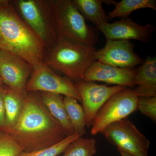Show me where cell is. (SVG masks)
I'll list each match as a JSON object with an SVG mask.
<instances>
[{
    "mask_svg": "<svg viewBox=\"0 0 156 156\" xmlns=\"http://www.w3.org/2000/svg\"><path fill=\"white\" fill-rule=\"evenodd\" d=\"M8 134L27 152L50 147L67 136L37 92L24 95L21 114Z\"/></svg>",
    "mask_w": 156,
    "mask_h": 156,
    "instance_id": "6da1fadb",
    "label": "cell"
},
{
    "mask_svg": "<svg viewBox=\"0 0 156 156\" xmlns=\"http://www.w3.org/2000/svg\"><path fill=\"white\" fill-rule=\"evenodd\" d=\"M0 50L19 56L34 69L44 61L46 52L9 0H0Z\"/></svg>",
    "mask_w": 156,
    "mask_h": 156,
    "instance_id": "7a4b0ae2",
    "label": "cell"
},
{
    "mask_svg": "<svg viewBox=\"0 0 156 156\" xmlns=\"http://www.w3.org/2000/svg\"><path fill=\"white\" fill-rule=\"evenodd\" d=\"M95 50L93 47L58 38L46 50L44 61L53 71L79 82L83 80L87 70L96 61Z\"/></svg>",
    "mask_w": 156,
    "mask_h": 156,
    "instance_id": "3957f363",
    "label": "cell"
},
{
    "mask_svg": "<svg viewBox=\"0 0 156 156\" xmlns=\"http://www.w3.org/2000/svg\"><path fill=\"white\" fill-rule=\"evenodd\" d=\"M58 38L94 48L97 28L87 25L73 0H48Z\"/></svg>",
    "mask_w": 156,
    "mask_h": 156,
    "instance_id": "277c9868",
    "label": "cell"
},
{
    "mask_svg": "<svg viewBox=\"0 0 156 156\" xmlns=\"http://www.w3.org/2000/svg\"><path fill=\"white\" fill-rule=\"evenodd\" d=\"M17 14L38 38L46 50L57 39L52 11L48 0H12Z\"/></svg>",
    "mask_w": 156,
    "mask_h": 156,
    "instance_id": "5b68a950",
    "label": "cell"
},
{
    "mask_svg": "<svg viewBox=\"0 0 156 156\" xmlns=\"http://www.w3.org/2000/svg\"><path fill=\"white\" fill-rule=\"evenodd\" d=\"M100 133L119 151L134 156H148L149 140L127 118L112 123Z\"/></svg>",
    "mask_w": 156,
    "mask_h": 156,
    "instance_id": "8992f818",
    "label": "cell"
},
{
    "mask_svg": "<svg viewBox=\"0 0 156 156\" xmlns=\"http://www.w3.org/2000/svg\"><path fill=\"white\" fill-rule=\"evenodd\" d=\"M139 98L133 89L126 88L111 97L95 115L92 124L90 134L101 133L112 123L126 119L136 111Z\"/></svg>",
    "mask_w": 156,
    "mask_h": 156,
    "instance_id": "52a82bcc",
    "label": "cell"
},
{
    "mask_svg": "<svg viewBox=\"0 0 156 156\" xmlns=\"http://www.w3.org/2000/svg\"><path fill=\"white\" fill-rule=\"evenodd\" d=\"M27 92H48L74 98L82 102L75 84L66 76L58 75L43 61L34 69L26 85Z\"/></svg>",
    "mask_w": 156,
    "mask_h": 156,
    "instance_id": "ba28073f",
    "label": "cell"
},
{
    "mask_svg": "<svg viewBox=\"0 0 156 156\" xmlns=\"http://www.w3.org/2000/svg\"><path fill=\"white\" fill-rule=\"evenodd\" d=\"M75 86L82 98L87 128L92 126L94 117L103 105L113 95L127 88L121 86L108 87L84 80L76 82Z\"/></svg>",
    "mask_w": 156,
    "mask_h": 156,
    "instance_id": "9c48e42d",
    "label": "cell"
},
{
    "mask_svg": "<svg viewBox=\"0 0 156 156\" xmlns=\"http://www.w3.org/2000/svg\"><path fill=\"white\" fill-rule=\"evenodd\" d=\"M34 68L19 56L0 50V76L3 84L24 95L26 85Z\"/></svg>",
    "mask_w": 156,
    "mask_h": 156,
    "instance_id": "30bf717a",
    "label": "cell"
},
{
    "mask_svg": "<svg viewBox=\"0 0 156 156\" xmlns=\"http://www.w3.org/2000/svg\"><path fill=\"white\" fill-rule=\"evenodd\" d=\"M134 44L129 40H106L103 48L95 50V60L115 67L135 68L143 61L134 52Z\"/></svg>",
    "mask_w": 156,
    "mask_h": 156,
    "instance_id": "8fae6325",
    "label": "cell"
},
{
    "mask_svg": "<svg viewBox=\"0 0 156 156\" xmlns=\"http://www.w3.org/2000/svg\"><path fill=\"white\" fill-rule=\"evenodd\" d=\"M106 40H137L149 43L155 27L151 24L140 25L129 17L123 18L112 23L108 22L97 27Z\"/></svg>",
    "mask_w": 156,
    "mask_h": 156,
    "instance_id": "7c38bea8",
    "label": "cell"
},
{
    "mask_svg": "<svg viewBox=\"0 0 156 156\" xmlns=\"http://www.w3.org/2000/svg\"><path fill=\"white\" fill-rule=\"evenodd\" d=\"M136 69L122 68L103 64L95 61L87 70L83 80L105 82L108 84L125 87H134Z\"/></svg>",
    "mask_w": 156,
    "mask_h": 156,
    "instance_id": "4fadbf2b",
    "label": "cell"
},
{
    "mask_svg": "<svg viewBox=\"0 0 156 156\" xmlns=\"http://www.w3.org/2000/svg\"><path fill=\"white\" fill-rule=\"evenodd\" d=\"M133 89L138 98L156 96V58L147 56L145 61L136 69Z\"/></svg>",
    "mask_w": 156,
    "mask_h": 156,
    "instance_id": "5bb4252c",
    "label": "cell"
},
{
    "mask_svg": "<svg viewBox=\"0 0 156 156\" xmlns=\"http://www.w3.org/2000/svg\"><path fill=\"white\" fill-rule=\"evenodd\" d=\"M42 101L50 114L63 127L66 136L74 134L63 102V95L50 92H39Z\"/></svg>",
    "mask_w": 156,
    "mask_h": 156,
    "instance_id": "9a60e30c",
    "label": "cell"
},
{
    "mask_svg": "<svg viewBox=\"0 0 156 156\" xmlns=\"http://www.w3.org/2000/svg\"><path fill=\"white\" fill-rule=\"evenodd\" d=\"M24 95H20L5 85L4 92L5 108L4 132L8 133L17 122L22 112Z\"/></svg>",
    "mask_w": 156,
    "mask_h": 156,
    "instance_id": "2e32d148",
    "label": "cell"
},
{
    "mask_svg": "<svg viewBox=\"0 0 156 156\" xmlns=\"http://www.w3.org/2000/svg\"><path fill=\"white\" fill-rule=\"evenodd\" d=\"M78 11L85 20H89L96 27L108 22L109 18L104 10L103 0H73Z\"/></svg>",
    "mask_w": 156,
    "mask_h": 156,
    "instance_id": "e0dca14e",
    "label": "cell"
},
{
    "mask_svg": "<svg viewBox=\"0 0 156 156\" xmlns=\"http://www.w3.org/2000/svg\"><path fill=\"white\" fill-rule=\"evenodd\" d=\"M114 9L108 13L109 20L117 17L127 18L134 11L150 8L156 10L155 0H122L115 3Z\"/></svg>",
    "mask_w": 156,
    "mask_h": 156,
    "instance_id": "ac0fdd59",
    "label": "cell"
},
{
    "mask_svg": "<svg viewBox=\"0 0 156 156\" xmlns=\"http://www.w3.org/2000/svg\"><path fill=\"white\" fill-rule=\"evenodd\" d=\"M63 102L75 133L82 136L86 133L85 115L83 106L74 98L64 96Z\"/></svg>",
    "mask_w": 156,
    "mask_h": 156,
    "instance_id": "d6986e66",
    "label": "cell"
},
{
    "mask_svg": "<svg viewBox=\"0 0 156 156\" xmlns=\"http://www.w3.org/2000/svg\"><path fill=\"white\" fill-rule=\"evenodd\" d=\"M96 144L94 138L80 136L68 146L63 156H94L97 152Z\"/></svg>",
    "mask_w": 156,
    "mask_h": 156,
    "instance_id": "ffe728a7",
    "label": "cell"
},
{
    "mask_svg": "<svg viewBox=\"0 0 156 156\" xmlns=\"http://www.w3.org/2000/svg\"><path fill=\"white\" fill-rule=\"evenodd\" d=\"M79 137L80 135L74 133L50 147L30 152L23 151L17 156H57L64 152L70 143Z\"/></svg>",
    "mask_w": 156,
    "mask_h": 156,
    "instance_id": "44dd1931",
    "label": "cell"
},
{
    "mask_svg": "<svg viewBox=\"0 0 156 156\" xmlns=\"http://www.w3.org/2000/svg\"><path fill=\"white\" fill-rule=\"evenodd\" d=\"M22 147L9 134L0 130V156H17Z\"/></svg>",
    "mask_w": 156,
    "mask_h": 156,
    "instance_id": "7402d4cb",
    "label": "cell"
},
{
    "mask_svg": "<svg viewBox=\"0 0 156 156\" xmlns=\"http://www.w3.org/2000/svg\"><path fill=\"white\" fill-rule=\"evenodd\" d=\"M137 109L154 122L156 121V96L139 98Z\"/></svg>",
    "mask_w": 156,
    "mask_h": 156,
    "instance_id": "603a6c76",
    "label": "cell"
},
{
    "mask_svg": "<svg viewBox=\"0 0 156 156\" xmlns=\"http://www.w3.org/2000/svg\"><path fill=\"white\" fill-rule=\"evenodd\" d=\"M5 85L0 86V130L4 131L5 123V108L4 92Z\"/></svg>",
    "mask_w": 156,
    "mask_h": 156,
    "instance_id": "cb8c5ba5",
    "label": "cell"
},
{
    "mask_svg": "<svg viewBox=\"0 0 156 156\" xmlns=\"http://www.w3.org/2000/svg\"><path fill=\"white\" fill-rule=\"evenodd\" d=\"M119 152L120 154H121V156H134L131 155V154H129L125 152H123L122 151H119Z\"/></svg>",
    "mask_w": 156,
    "mask_h": 156,
    "instance_id": "d4e9b609",
    "label": "cell"
},
{
    "mask_svg": "<svg viewBox=\"0 0 156 156\" xmlns=\"http://www.w3.org/2000/svg\"><path fill=\"white\" fill-rule=\"evenodd\" d=\"M2 81V78H1V76H0V86L3 85Z\"/></svg>",
    "mask_w": 156,
    "mask_h": 156,
    "instance_id": "484cf974",
    "label": "cell"
}]
</instances>
